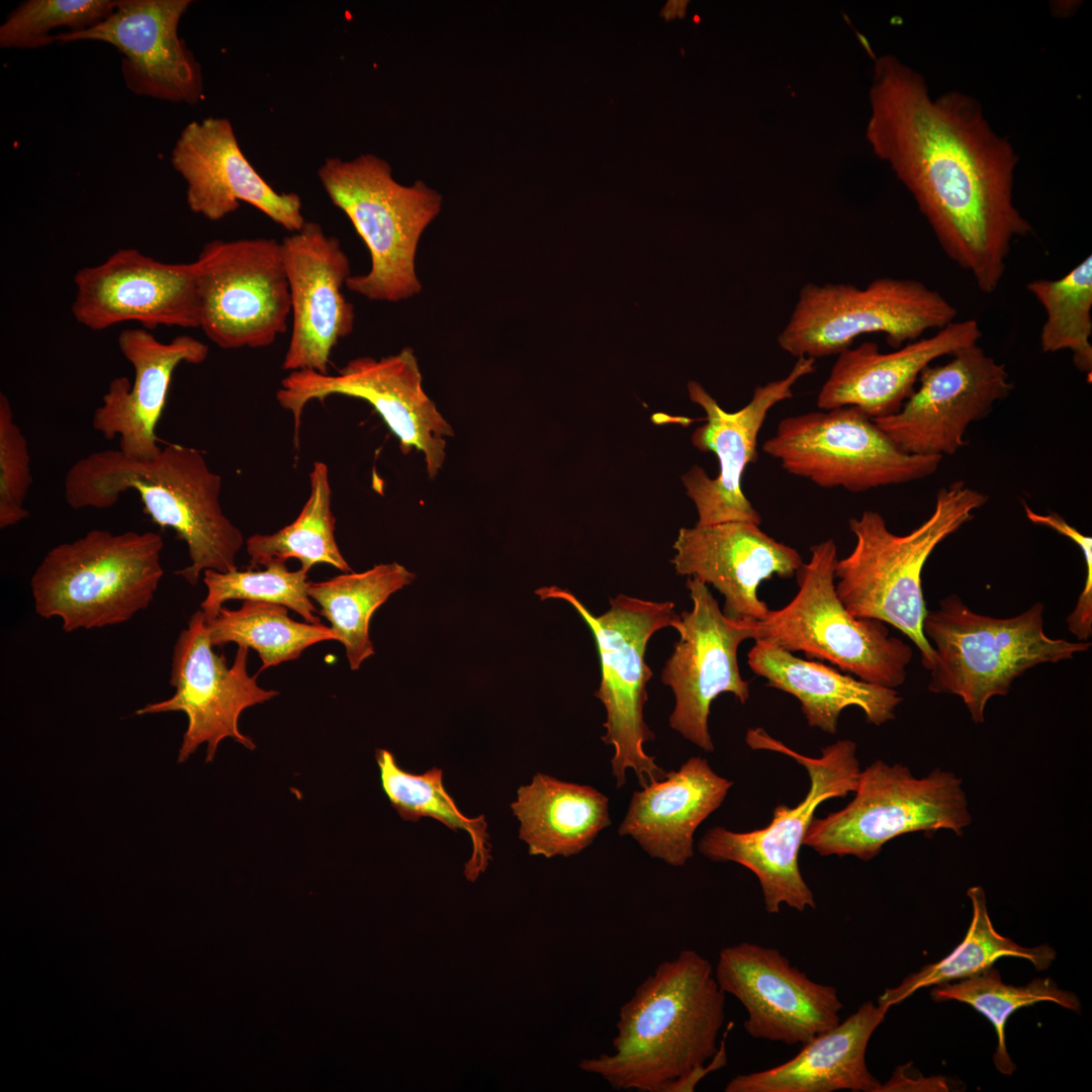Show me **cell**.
<instances>
[{
	"label": "cell",
	"instance_id": "cb8c5ba5",
	"mask_svg": "<svg viewBox=\"0 0 1092 1092\" xmlns=\"http://www.w3.org/2000/svg\"><path fill=\"white\" fill-rule=\"evenodd\" d=\"M171 164L186 182L189 209L217 221L246 202L290 233L305 223L301 199L271 187L243 154L224 117L191 121L171 153Z\"/></svg>",
	"mask_w": 1092,
	"mask_h": 1092
},
{
	"label": "cell",
	"instance_id": "f546056e",
	"mask_svg": "<svg viewBox=\"0 0 1092 1092\" xmlns=\"http://www.w3.org/2000/svg\"><path fill=\"white\" fill-rule=\"evenodd\" d=\"M747 661L767 687L799 700L809 726L829 734L837 732L838 718L847 707L859 708L869 723L880 726L895 718L902 701L895 689L856 679L761 640H755Z\"/></svg>",
	"mask_w": 1092,
	"mask_h": 1092
},
{
	"label": "cell",
	"instance_id": "277c9868",
	"mask_svg": "<svg viewBox=\"0 0 1092 1092\" xmlns=\"http://www.w3.org/2000/svg\"><path fill=\"white\" fill-rule=\"evenodd\" d=\"M987 502L986 494L958 480L937 492L931 515L905 535L891 532L875 511L848 521L855 545L834 567L840 601L855 618L876 619L900 630L919 649L928 670L934 652L923 633L928 611L922 593L923 567L934 549Z\"/></svg>",
	"mask_w": 1092,
	"mask_h": 1092
},
{
	"label": "cell",
	"instance_id": "8fae6325",
	"mask_svg": "<svg viewBox=\"0 0 1092 1092\" xmlns=\"http://www.w3.org/2000/svg\"><path fill=\"white\" fill-rule=\"evenodd\" d=\"M853 793L843 809L814 817L804 845L823 856L868 861L898 836L940 829L961 836L972 823L962 780L940 768L916 778L903 764L879 759L860 770Z\"/></svg>",
	"mask_w": 1092,
	"mask_h": 1092
},
{
	"label": "cell",
	"instance_id": "603a6c76",
	"mask_svg": "<svg viewBox=\"0 0 1092 1092\" xmlns=\"http://www.w3.org/2000/svg\"><path fill=\"white\" fill-rule=\"evenodd\" d=\"M291 298V335L282 369L329 373L331 355L355 324L354 305L342 292L351 276L340 241L315 221L281 241Z\"/></svg>",
	"mask_w": 1092,
	"mask_h": 1092
},
{
	"label": "cell",
	"instance_id": "2e32d148",
	"mask_svg": "<svg viewBox=\"0 0 1092 1092\" xmlns=\"http://www.w3.org/2000/svg\"><path fill=\"white\" fill-rule=\"evenodd\" d=\"M249 648L238 646L232 666L224 654H217L210 643L208 626L201 610L190 618L173 648L170 684L175 689L167 700L145 705L136 715L182 712L187 728L178 752L184 762L198 746L206 743V762H211L219 743L232 738L248 749L253 740L239 728L244 710L267 702L279 693L262 689L257 675L247 670Z\"/></svg>",
	"mask_w": 1092,
	"mask_h": 1092
},
{
	"label": "cell",
	"instance_id": "d6a6232c",
	"mask_svg": "<svg viewBox=\"0 0 1092 1092\" xmlns=\"http://www.w3.org/2000/svg\"><path fill=\"white\" fill-rule=\"evenodd\" d=\"M973 915L969 930L963 941L940 961L923 966L908 975L898 986L885 990L879 1004L891 1007L902 1002L921 988L938 986L977 975L1006 957L1030 962L1037 971L1050 968L1056 959V950L1049 944L1025 947L1003 936L993 926L987 899L981 886L967 891Z\"/></svg>",
	"mask_w": 1092,
	"mask_h": 1092
},
{
	"label": "cell",
	"instance_id": "83f0119b",
	"mask_svg": "<svg viewBox=\"0 0 1092 1092\" xmlns=\"http://www.w3.org/2000/svg\"><path fill=\"white\" fill-rule=\"evenodd\" d=\"M732 785L706 758L691 757L633 793L618 832L635 839L651 857L684 867L694 855L695 831L722 805Z\"/></svg>",
	"mask_w": 1092,
	"mask_h": 1092
},
{
	"label": "cell",
	"instance_id": "7bdbcfd3",
	"mask_svg": "<svg viewBox=\"0 0 1092 1092\" xmlns=\"http://www.w3.org/2000/svg\"><path fill=\"white\" fill-rule=\"evenodd\" d=\"M947 1079L938 1077H923L919 1072H913L910 1064L897 1067L892 1077L885 1084H881L878 1092L898 1091H948Z\"/></svg>",
	"mask_w": 1092,
	"mask_h": 1092
},
{
	"label": "cell",
	"instance_id": "60d3db41",
	"mask_svg": "<svg viewBox=\"0 0 1092 1092\" xmlns=\"http://www.w3.org/2000/svg\"><path fill=\"white\" fill-rule=\"evenodd\" d=\"M32 484L28 443L14 420L8 397L0 393V528L29 517L24 503Z\"/></svg>",
	"mask_w": 1092,
	"mask_h": 1092
},
{
	"label": "cell",
	"instance_id": "836d02e7",
	"mask_svg": "<svg viewBox=\"0 0 1092 1092\" xmlns=\"http://www.w3.org/2000/svg\"><path fill=\"white\" fill-rule=\"evenodd\" d=\"M310 491L298 517L273 534H255L247 540L250 568L275 561L298 559L307 572L316 563H328L343 572L351 567L335 538V518L331 510L329 468L315 461L309 473Z\"/></svg>",
	"mask_w": 1092,
	"mask_h": 1092
},
{
	"label": "cell",
	"instance_id": "4dcf8cb0",
	"mask_svg": "<svg viewBox=\"0 0 1092 1092\" xmlns=\"http://www.w3.org/2000/svg\"><path fill=\"white\" fill-rule=\"evenodd\" d=\"M519 837L529 853L553 857L577 854L611 825L609 799L592 786L537 772L511 804Z\"/></svg>",
	"mask_w": 1092,
	"mask_h": 1092
},
{
	"label": "cell",
	"instance_id": "d590c367",
	"mask_svg": "<svg viewBox=\"0 0 1092 1092\" xmlns=\"http://www.w3.org/2000/svg\"><path fill=\"white\" fill-rule=\"evenodd\" d=\"M207 626L213 647L234 642L255 649L262 661L259 672L298 658L315 643L336 640L331 627L296 622L285 606L266 602L244 601L239 610L222 607Z\"/></svg>",
	"mask_w": 1092,
	"mask_h": 1092
},
{
	"label": "cell",
	"instance_id": "9a60e30c",
	"mask_svg": "<svg viewBox=\"0 0 1092 1092\" xmlns=\"http://www.w3.org/2000/svg\"><path fill=\"white\" fill-rule=\"evenodd\" d=\"M345 395L367 401L398 438L403 453L424 454L429 476L438 475L446 458V439L454 435L450 424L423 388L413 349L380 359L369 356L349 361L337 374L313 370L289 372L276 392L280 406L293 417L294 443L304 407L312 399Z\"/></svg>",
	"mask_w": 1092,
	"mask_h": 1092
},
{
	"label": "cell",
	"instance_id": "f1b7e54d",
	"mask_svg": "<svg viewBox=\"0 0 1092 1092\" xmlns=\"http://www.w3.org/2000/svg\"><path fill=\"white\" fill-rule=\"evenodd\" d=\"M889 1007L866 1001L834 1027L803 1044L787 1062L767 1070L738 1074L726 1092H878L881 1082L868 1069L870 1038Z\"/></svg>",
	"mask_w": 1092,
	"mask_h": 1092
},
{
	"label": "cell",
	"instance_id": "3957f363",
	"mask_svg": "<svg viewBox=\"0 0 1092 1092\" xmlns=\"http://www.w3.org/2000/svg\"><path fill=\"white\" fill-rule=\"evenodd\" d=\"M220 488L221 477L202 453L179 444L165 445L150 460L127 457L119 449L94 451L77 460L64 481L66 503L74 510L108 509L122 493L136 492L151 520L186 543L190 564L176 574L190 584L207 569H238L244 538L223 514Z\"/></svg>",
	"mask_w": 1092,
	"mask_h": 1092
},
{
	"label": "cell",
	"instance_id": "bcb514c9",
	"mask_svg": "<svg viewBox=\"0 0 1092 1092\" xmlns=\"http://www.w3.org/2000/svg\"><path fill=\"white\" fill-rule=\"evenodd\" d=\"M856 35H857L858 40L862 44V47L867 50V52L872 56L873 59H876L875 56L873 55V52H872L866 37L862 34L858 33V32H856Z\"/></svg>",
	"mask_w": 1092,
	"mask_h": 1092
},
{
	"label": "cell",
	"instance_id": "ee69618b",
	"mask_svg": "<svg viewBox=\"0 0 1092 1092\" xmlns=\"http://www.w3.org/2000/svg\"><path fill=\"white\" fill-rule=\"evenodd\" d=\"M727 1062L725 1041L721 1042V1048L718 1049L716 1055L709 1063L691 1073L684 1079L671 1083L665 1092H691L695 1090L699 1081L704 1078L708 1073L716 1071L725 1066Z\"/></svg>",
	"mask_w": 1092,
	"mask_h": 1092
},
{
	"label": "cell",
	"instance_id": "7a4b0ae2",
	"mask_svg": "<svg viewBox=\"0 0 1092 1092\" xmlns=\"http://www.w3.org/2000/svg\"><path fill=\"white\" fill-rule=\"evenodd\" d=\"M725 993L712 965L692 949L662 962L620 1008L612 1052L578 1067L614 1090L665 1092L718 1051Z\"/></svg>",
	"mask_w": 1092,
	"mask_h": 1092
},
{
	"label": "cell",
	"instance_id": "ffe728a7",
	"mask_svg": "<svg viewBox=\"0 0 1092 1092\" xmlns=\"http://www.w3.org/2000/svg\"><path fill=\"white\" fill-rule=\"evenodd\" d=\"M75 321L92 331L135 322L158 327L199 329L200 306L195 263H166L133 248H122L103 262L74 275Z\"/></svg>",
	"mask_w": 1092,
	"mask_h": 1092
},
{
	"label": "cell",
	"instance_id": "ab89813d",
	"mask_svg": "<svg viewBox=\"0 0 1092 1092\" xmlns=\"http://www.w3.org/2000/svg\"><path fill=\"white\" fill-rule=\"evenodd\" d=\"M120 0H27L11 11L0 26V47L30 50L55 42L51 31L87 29L107 18Z\"/></svg>",
	"mask_w": 1092,
	"mask_h": 1092
},
{
	"label": "cell",
	"instance_id": "44dd1931",
	"mask_svg": "<svg viewBox=\"0 0 1092 1092\" xmlns=\"http://www.w3.org/2000/svg\"><path fill=\"white\" fill-rule=\"evenodd\" d=\"M814 371V359L797 358L788 375L755 387L750 401L734 413L724 411L700 383L689 382L691 400L706 413V423L694 431L692 442L700 451L714 453L719 463L715 478L698 465L681 476L698 512L697 525L733 521L761 524L760 515L741 488L743 473L757 460L758 433L768 412L791 398L794 385Z\"/></svg>",
	"mask_w": 1092,
	"mask_h": 1092
},
{
	"label": "cell",
	"instance_id": "4fadbf2b",
	"mask_svg": "<svg viewBox=\"0 0 1092 1092\" xmlns=\"http://www.w3.org/2000/svg\"><path fill=\"white\" fill-rule=\"evenodd\" d=\"M762 449L790 474L851 492L925 478L942 459L903 451L855 406L787 417Z\"/></svg>",
	"mask_w": 1092,
	"mask_h": 1092
},
{
	"label": "cell",
	"instance_id": "6da1fadb",
	"mask_svg": "<svg viewBox=\"0 0 1092 1092\" xmlns=\"http://www.w3.org/2000/svg\"><path fill=\"white\" fill-rule=\"evenodd\" d=\"M867 138L913 196L944 254L996 291L1015 240L1032 233L1014 202L1017 164L970 96L932 98L896 57L875 59Z\"/></svg>",
	"mask_w": 1092,
	"mask_h": 1092
},
{
	"label": "cell",
	"instance_id": "52a82bcc",
	"mask_svg": "<svg viewBox=\"0 0 1092 1092\" xmlns=\"http://www.w3.org/2000/svg\"><path fill=\"white\" fill-rule=\"evenodd\" d=\"M317 176L369 251L370 270L350 276L346 287L375 301L397 302L420 293L418 244L441 210V194L421 180L398 183L390 165L372 154L347 161L327 158Z\"/></svg>",
	"mask_w": 1092,
	"mask_h": 1092
},
{
	"label": "cell",
	"instance_id": "7402d4cb",
	"mask_svg": "<svg viewBox=\"0 0 1092 1092\" xmlns=\"http://www.w3.org/2000/svg\"><path fill=\"white\" fill-rule=\"evenodd\" d=\"M190 0H120L96 25L55 34V42L91 40L114 47L122 56L121 74L132 93L173 103L203 98L201 67L179 36Z\"/></svg>",
	"mask_w": 1092,
	"mask_h": 1092
},
{
	"label": "cell",
	"instance_id": "7c38bea8",
	"mask_svg": "<svg viewBox=\"0 0 1092 1092\" xmlns=\"http://www.w3.org/2000/svg\"><path fill=\"white\" fill-rule=\"evenodd\" d=\"M957 314L941 293L916 279L883 277L866 287L810 282L801 288L778 344L796 358L816 360L838 355L862 335L880 333L898 349L947 326Z\"/></svg>",
	"mask_w": 1092,
	"mask_h": 1092
},
{
	"label": "cell",
	"instance_id": "74e56055",
	"mask_svg": "<svg viewBox=\"0 0 1092 1092\" xmlns=\"http://www.w3.org/2000/svg\"><path fill=\"white\" fill-rule=\"evenodd\" d=\"M1027 291L1045 312L1039 343L1044 353L1068 350L1076 368L1092 370V257L1058 279H1034Z\"/></svg>",
	"mask_w": 1092,
	"mask_h": 1092
},
{
	"label": "cell",
	"instance_id": "f35d334b",
	"mask_svg": "<svg viewBox=\"0 0 1092 1092\" xmlns=\"http://www.w3.org/2000/svg\"><path fill=\"white\" fill-rule=\"evenodd\" d=\"M266 567L263 571L205 570L203 582L207 594L200 604V610L206 622L218 615L226 601L244 600L282 605L299 614L307 623L321 624L317 610L307 593V572L301 568L290 571L286 562L281 561L272 562Z\"/></svg>",
	"mask_w": 1092,
	"mask_h": 1092
},
{
	"label": "cell",
	"instance_id": "484cf974",
	"mask_svg": "<svg viewBox=\"0 0 1092 1092\" xmlns=\"http://www.w3.org/2000/svg\"><path fill=\"white\" fill-rule=\"evenodd\" d=\"M117 344L133 369V382L124 376L109 382L102 403L93 413L92 428L106 440L118 436V449L127 457L150 460L162 450L156 428L176 368L182 363H203L209 348L188 335L165 343L143 328L122 331Z\"/></svg>",
	"mask_w": 1092,
	"mask_h": 1092
},
{
	"label": "cell",
	"instance_id": "8d00e7d4",
	"mask_svg": "<svg viewBox=\"0 0 1092 1092\" xmlns=\"http://www.w3.org/2000/svg\"><path fill=\"white\" fill-rule=\"evenodd\" d=\"M931 998L936 1002L966 1003L992 1023L997 1035L993 1061L1004 1075H1011L1016 1070L1005 1039V1026L1013 1013L1038 1002H1053L1075 1012L1081 1011L1079 997L1059 988L1051 978H1036L1026 985L1014 986L1004 983L999 971L993 967L972 977L935 986Z\"/></svg>",
	"mask_w": 1092,
	"mask_h": 1092
},
{
	"label": "cell",
	"instance_id": "4316f807",
	"mask_svg": "<svg viewBox=\"0 0 1092 1092\" xmlns=\"http://www.w3.org/2000/svg\"><path fill=\"white\" fill-rule=\"evenodd\" d=\"M982 336L975 320L953 321L927 338L889 353L863 342L837 355L817 395L820 410L855 406L871 419L900 411L915 389L921 372L936 359L976 344Z\"/></svg>",
	"mask_w": 1092,
	"mask_h": 1092
},
{
	"label": "cell",
	"instance_id": "e575fe53",
	"mask_svg": "<svg viewBox=\"0 0 1092 1092\" xmlns=\"http://www.w3.org/2000/svg\"><path fill=\"white\" fill-rule=\"evenodd\" d=\"M375 758L381 787L403 820L416 822L422 817H431L453 831L461 829L468 833L472 854L464 874L467 879L475 880L490 858L485 817L468 818L461 813L443 785L442 769L432 767L420 775L407 772L397 764L394 755L383 748L376 749Z\"/></svg>",
	"mask_w": 1092,
	"mask_h": 1092
},
{
	"label": "cell",
	"instance_id": "5bb4252c",
	"mask_svg": "<svg viewBox=\"0 0 1092 1092\" xmlns=\"http://www.w3.org/2000/svg\"><path fill=\"white\" fill-rule=\"evenodd\" d=\"M194 263L199 329L213 344L263 348L287 331L291 298L281 242L213 240Z\"/></svg>",
	"mask_w": 1092,
	"mask_h": 1092
},
{
	"label": "cell",
	"instance_id": "ba28073f",
	"mask_svg": "<svg viewBox=\"0 0 1092 1092\" xmlns=\"http://www.w3.org/2000/svg\"><path fill=\"white\" fill-rule=\"evenodd\" d=\"M535 594L541 600L567 602L594 635L601 666L595 697L606 711L602 740L614 747L611 764L616 787H624L628 768L634 770L641 788L663 779L666 771L643 748L644 743L655 739L643 715L648 700L646 686L652 676L645 652L653 634L677 627L680 616L674 604L620 594L610 599L608 611L596 616L568 589L551 585Z\"/></svg>",
	"mask_w": 1092,
	"mask_h": 1092
},
{
	"label": "cell",
	"instance_id": "30bf717a",
	"mask_svg": "<svg viewBox=\"0 0 1092 1092\" xmlns=\"http://www.w3.org/2000/svg\"><path fill=\"white\" fill-rule=\"evenodd\" d=\"M837 546L832 539L810 548L797 571L799 590L784 608L754 621V640L807 658L826 660L864 681L895 689L904 684L913 650L891 636L886 624L853 617L835 588Z\"/></svg>",
	"mask_w": 1092,
	"mask_h": 1092
},
{
	"label": "cell",
	"instance_id": "f6af8a7d",
	"mask_svg": "<svg viewBox=\"0 0 1092 1092\" xmlns=\"http://www.w3.org/2000/svg\"><path fill=\"white\" fill-rule=\"evenodd\" d=\"M687 1H671L662 12V15L666 18L674 17L675 15L682 16L685 14Z\"/></svg>",
	"mask_w": 1092,
	"mask_h": 1092
},
{
	"label": "cell",
	"instance_id": "9c48e42d",
	"mask_svg": "<svg viewBox=\"0 0 1092 1092\" xmlns=\"http://www.w3.org/2000/svg\"><path fill=\"white\" fill-rule=\"evenodd\" d=\"M745 741L751 749L780 752L798 761L809 775V791L794 808L777 805L767 826L749 832L716 826L703 835L698 848L713 861H733L751 871L758 879L768 913H779L783 904L800 912L814 909L813 892L799 868V851L816 809L826 800L854 792L860 772L856 744L838 740L823 747L819 757H809L762 728L748 729Z\"/></svg>",
	"mask_w": 1092,
	"mask_h": 1092
},
{
	"label": "cell",
	"instance_id": "1f68e13d",
	"mask_svg": "<svg viewBox=\"0 0 1092 1092\" xmlns=\"http://www.w3.org/2000/svg\"><path fill=\"white\" fill-rule=\"evenodd\" d=\"M415 573L397 562L374 565L328 580L308 581L307 593L331 623L336 640L345 646L353 670L374 654L369 626L374 612L395 592L412 583Z\"/></svg>",
	"mask_w": 1092,
	"mask_h": 1092
},
{
	"label": "cell",
	"instance_id": "d6986e66",
	"mask_svg": "<svg viewBox=\"0 0 1092 1092\" xmlns=\"http://www.w3.org/2000/svg\"><path fill=\"white\" fill-rule=\"evenodd\" d=\"M714 973L746 1010L743 1027L755 1039L804 1044L841 1021L837 990L811 980L776 948L748 941L727 946Z\"/></svg>",
	"mask_w": 1092,
	"mask_h": 1092
},
{
	"label": "cell",
	"instance_id": "5b68a950",
	"mask_svg": "<svg viewBox=\"0 0 1092 1092\" xmlns=\"http://www.w3.org/2000/svg\"><path fill=\"white\" fill-rule=\"evenodd\" d=\"M156 532L94 529L50 549L31 580L34 609L65 632L129 621L147 609L164 570Z\"/></svg>",
	"mask_w": 1092,
	"mask_h": 1092
},
{
	"label": "cell",
	"instance_id": "d4e9b609",
	"mask_svg": "<svg viewBox=\"0 0 1092 1092\" xmlns=\"http://www.w3.org/2000/svg\"><path fill=\"white\" fill-rule=\"evenodd\" d=\"M673 549L676 573L712 584L724 597L723 614L733 620L765 618L769 609L758 585L774 575L792 577L803 564L795 548L744 521L682 527Z\"/></svg>",
	"mask_w": 1092,
	"mask_h": 1092
},
{
	"label": "cell",
	"instance_id": "b9f144b4",
	"mask_svg": "<svg viewBox=\"0 0 1092 1092\" xmlns=\"http://www.w3.org/2000/svg\"><path fill=\"white\" fill-rule=\"evenodd\" d=\"M1024 512L1027 519L1037 525L1045 526L1071 539L1080 548L1086 564V578L1080 598L1089 600L1092 598V538L1081 533L1070 525L1061 515L1051 512L1042 515L1031 510L1024 504Z\"/></svg>",
	"mask_w": 1092,
	"mask_h": 1092
},
{
	"label": "cell",
	"instance_id": "e0dca14e",
	"mask_svg": "<svg viewBox=\"0 0 1092 1092\" xmlns=\"http://www.w3.org/2000/svg\"><path fill=\"white\" fill-rule=\"evenodd\" d=\"M687 588L693 602L682 612L675 630L679 637L661 671V681L675 698L669 726L701 749L714 744L708 718L713 701L731 693L741 703L749 699V682L740 674L739 645L755 637L753 622L726 617L708 584L689 577Z\"/></svg>",
	"mask_w": 1092,
	"mask_h": 1092
},
{
	"label": "cell",
	"instance_id": "8992f818",
	"mask_svg": "<svg viewBox=\"0 0 1092 1092\" xmlns=\"http://www.w3.org/2000/svg\"><path fill=\"white\" fill-rule=\"evenodd\" d=\"M1036 603L1010 618L972 611L957 595L927 611L923 633L933 648L929 691L959 696L975 723L985 721L988 701L1006 696L1015 678L1041 663H1057L1087 651L1091 643L1053 639L1043 630Z\"/></svg>",
	"mask_w": 1092,
	"mask_h": 1092
},
{
	"label": "cell",
	"instance_id": "ac0fdd59",
	"mask_svg": "<svg viewBox=\"0 0 1092 1092\" xmlns=\"http://www.w3.org/2000/svg\"><path fill=\"white\" fill-rule=\"evenodd\" d=\"M918 382L899 412L874 422L903 451L923 456L954 454L966 444L969 426L1013 389L1005 365L978 343L944 364L927 366Z\"/></svg>",
	"mask_w": 1092,
	"mask_h": 1092
}]
</instances>
